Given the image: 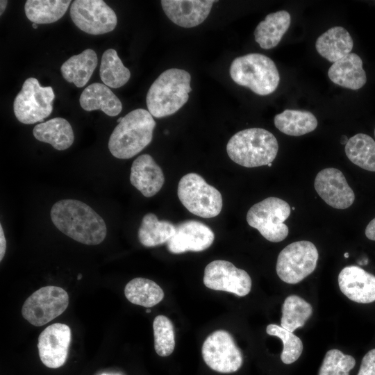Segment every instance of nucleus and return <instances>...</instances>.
Returning <instances> with one entry per match:
<instances>
[{
  "label": "nucleus",
  "mask_w": 375,
  "mask_h": 375,
  "mask_svg": "<svg viewBox=\"0 0 375 375\" xmlns=\"http://www.w3.org/2000/svg\"><path fill=\"white\" fill-rule=\"evenodd\" d=\"M175 232L173 224L159 220L153 213H147L142 219L138 236L143 246L152 247L167 243Z\"/></svg>",
  "instance_id": "27"
},
{
  "label": "nucleus",
  "mask_w": 375,
  "mask_h": 375,
  "mask_svg": "<svg viewBox=\"0 0 375 375\" xmlns=\"http://www.w3.org/2000/svg\"><path fill=\"white\" fill-rule=\"evenodd\" d=\"M32 26L33 28H38V25L36 24L33 23Z\"/></svg>",
  "instance_id": "42"
},
{
  "label": "nucleus",
  "mask_w": 375,
  "mask_h": 375,
  "mask_svg": "<svg viewBox=\"0 0 375 375\" xmlns=\"http://www.w3.org/2000/svg\"><path fill=\"white\" fill-rule=\"evenodd\" d=\"M266 332L268 335L278 337L282 340L283 349L281 359L283 363L288 365L298 360L303 351V343L293 332L273 324L267 326Z\"/></svg>",
  "instance_id": "34"
},
{
  "label": "nucleus",
  "mask_w": 375,
  "mask_h": 375,
  "mask_svg": "<svg viewBox=\"0 0 375 375\" xmlns=\"http://www.w3.org/2000/svg\"><path fill=\"white\" fill-rule=\"evenodd\" d=\"M74 24L90 35H102L113 31L117 23L114 10L102 0H76L70 7Z\"/></svg>",
  "instance_id": "12"
},
{
  "label": "nucleus",
  "mask_w": 375,
  "mask_h": 375,
  "mask_svg": "<svg viewBox=\"0 0 375 375\" xmlns=\"http://www.w3.org/2000/svg\"><path fill=\"white\" fill-rule=\"evenodd\" d=\"M81 278H82V274H78V277H77V279H78V280H80Z\"/></svg>",
  "instance_id": "43"
},
{
  "label": "nucleus",
  "mask_w": 375,
  "mask_h": 375,
  "mask_svg": "<svg viewBox=\"0 0 375 375\" xmlns=\"http://www.w3.org/2000/svg\"><path fill=\"white\" fill-rule=\"evenodd\" d=\"M69 305V295L62 288L42 287L24 301L23 317L35 326H42L60 315Z\"/></svg>",
  "instance_id": "10"
},
{
  "label": "nucleus",
  "mask_w": 375,
  "mask_h": 375,
  "mask_svg": "<svg viewBox=\"0 0 375 375\" xmlns=\"http://www.w3.org/2000/svg\"><path fill=\"white\" fill-rule=\"evenodd\" d=\"M177 194L188 210L201 217H215L222 210L223 201L221 193L198 174L184 175L179 181Z\"/></svg>",
  "instance_id": "6"
},
{
  "label": "nucleus",
  "mask_w": 375,
  "mask_h": 375,
  "mask_svg": "<svg viewBox=\"0 0 375 375\" xmlns=\"http://www.w3.org/2000/svg\"><path fill=\"white\" fill-rule=\"evenodd\" d=\"M290 22V15L285 10L267 15L254 31L256 42L264 49L275 47L289 28Z\"/></svg>",
  "instance_id": "23"
},
{
  "label": "nucleus",
  "mask_w": 375,
  "mask_h": 375,
  "mask_svg": "<svg viewBox=\"0 0 375 375\" xmlns=\"http://www.w3.org/2000/svg\"><path fill=\"white\" fill-rule=\"evenodd\" d=\"M126 299L133 304L152 307L162 301L164 292L154 281L144 278H135L124 288Z\"/></svg>",
  "instance_id": "29"
},
{
  "label": "nucleus",
  "mask_w": 375,
  "mask_h": 375,
  "mask_svg": "<svg viewBox=\"0 0 375 375\" xmlns=\"http://www.w3.org/2000/svg\"><path fill=\"white\" fill-rule=\"evenodd\" d=\"M99 75L104 85L118 88L128 81L131 72L124 65L117 51L108 49L102 55Z\"/></svg>",
  "instance_id": "31"
},
{
  "label": "nucleus",
  "mask_w": 375,
  "mask_h": 375,
  "mask_svg": "<svg viewBox=\"0 0 375 375\" xmlns=\"http://www.w3.org/2000/svg\"><path fill=\"white\" fill-rule=\"evenodd\" d=\"M215 240L213 231L205 224L188 220L176 226V232L167 242V249L172 253L202 251L209 248Z\"/></svg>",
  "instance_id": "16"
},
{
  "label": "nucleus",
  "mask_w": 375,
  "mask_h": 375,
  "mask_svg": "<svg viewBox=\"0 0 375 375\" xmlns=\"http://www.w3.org/2000/svg\"><path fill=\"white\" fill-rule=\"evenodd\" d=\"M312 313L311 305L297 295H290L282 306L281 326L294 332L302 327Z\"/></svg>",
  "instance_id": "32"
},
{
  "label": "nucleus",
  "mask_w": 375,
  "mask_h": 375,
  "mask_svg": "<svg viewBox=\"0 0 375 375\" xmlns=\"http://www.w3.org/2000/svg\"><path fill=\"white\" fill-rule=\"evenodd\" d=\"M8 4V1L6 0H1L0 1V15H2V14L3 13L6 8V6Z\"/></svg>",
  "instance_id": "39"
},
{
  "label": "nucleus",
  "mask_w": 375,
  "mask_h": 375,
  "mask_svg": "<svg viewBox=\"0 0 375 375\" xmlns=\"http://www.w3.org/2000/svg\"><path fill=\"white\" fill-rule=\"evenodd\" d=\"M79 102L86 111L102 110L106 115L114 117L122 110L119 98L106 85L94 83L88 85L81 93Z\"/></svg>",
  "instance_id": "21"
},
{
  "label": "nucleus",
  "mask_w": 375,
  "mask_h": 375,
  "mask_svg": "<svg viewBox=\"0 0 375 375\" xmlns=\"http://www.w3.org/2000/svg\"><path fill=\"white\" fill-rule=\"evenodd\" d=\"M206 364L220 373H233L242 365L241 351L236 346L231 335L224 330L211 333L204 341L201 349Z\"/></svg>",
  "instance_id": "11"
},
{
  "label": "nucleus",
  "mask_w": 375,
  "mask_h": 375,
  "mask_svg": "<svg viewBox=\"0 0 375 375\" xmlns=\"http://www.w3.org/2000/svg\"><path fill=\"white\" fill-rule=\"evenodd\" d=\"M292 209L294 210V209H295V208H294V207H292Z\"/></svg>",
  "instance_id": "47"
},
{
  "label": "nucleus",
  "mask_w": 375,
  "mask_h": 375,
  "mask_svg": "<svg viewBox=\"0 0 375 375\" xmlns=\"http://www.w3.org/2000/svg\"><path fill=\"white\" fill-rule=\"evenodd\" d=\"M355 365L353 356L338 349H331L325 355L318 375H349Z\"/></svg>",
  "instance_id": "35"
},
{
  "label": "nucleus",
  "mask_w": 375,
  "mask_h": 375,
  "mask_svg": "<svg viewBox=\"0 0 375 375\" xmlns=\"http://www.w3.org/2000/svg\"><path fill=\"white\" fill-rule=\"evenodd\" d=\"M349 254L348 252H346V253L344 254V257L346 258H349Z\"/></svg>",
  "instance_id": "41"
},
{
  "label": "nucleus",
  "mask_w": 375,
  "mask_h": 375,
  "mask_svg": "<svg viewBox=\"0 0 375 375\" xmlns=\"http://www.w3.org/2000/svg\"><path fill=\"white\" fill-rule=\"evenodd\" d=\"M341 292L350 300L360 303L375 301V276L358 266L344 267L338 275Z\"/></svg>",
  "instance_id": "17"
},
{
  "label": "nucleus",
  "mask_w": 375,
  "mask_h": 375,
  "mask_svg": "<svg viewBox=\"0 0 375 375\" xmlns=\"http://www.w3.org/2000/svg\"><path fill=\"white\" fill-rule=\"evenodd\" d=\"M357 375H375V349L364 356Z\"/></svg>",
  "instance_id": "36"
},
{
  "label": "nucleus",
  "mask_w": 375,
  "mask_h": 375,
  "mask_svg": "<svg viewBox=\"0 0 375 375\" xmlns=\"http://www.w3.org/2000/svg\"><path fill=\"white\" fill-rule=\"evenodd\" d=\"M267 166H268V167H271V166H272V163H269V164L267 165Z\"/></svg>",
  "instance_id": "45"
},
{
  "label": "nucleus",
  "mask_w": 375,
  "mask_h": 375,
  "mask_svg": "<svg viewBox=\"0 0 375 375\" xmlns=\"http://www.w3.org/2000/svg\"><path fill=\"white\" fill-rule=\"evenodd\" d=\"M54 98L51 87H42L38 79L30 77L25 80L14 100V114L24 124L42 122L52 112Z\"/></svg>",
  "instance_id": "8"
},
{
  "label": "nucleus",
  "mask_w": 375,
  "mask_h": 375,
  "mask_svg": "<svg viewBox=\"0 0 375 375\" xmlns=\"http://www.w3.org/2000/svg\"><path fill=\"white\" fill-rule=\"evenodd\" d=\"M101 375H110V374H102Z\"/></svg>",
  "instance_id": "46"
},
{
  "label": "nucleus",
  "mask_w": 375,
  "mask_h": 375,
  "mask_svg": "<svg viewBox=\"0 0 375 375\" xmlns=\"http://www.w3.org/2000/svg\"><path fill=\"white\" fill-rule=\"evenodd\" d=\"M191 76L184 69L172 68L163 72L149 88L146 97L151 115L156 118L174 114L188 101Z\"/></svg>",
  "instance_id": "3"
},
{
  "label": "nucleus",
  "mask_w": 375,
  "mask_h": 375,
  "mask_svg": "<svg viewBox=\"0 0 375 375\" xmlns=\"http://www.w3.org/2000/svg\"><path fill=\"white\" fill-rule=\"evenodd\" d=\"M71 2L70 0H27L24 11L33 23L51 24L65 14Z\"/></svg>",
  "instance_id": "28"
},
{
  "label": "nucleus",
  "mask_w": 375,
  "mask_h": 375,
  "mask_svg": "<svg viewBox=\"0 0 375 375\" xmlns=\"http://www.w3.org/2000/svg\"><path fill=\"white\" fill-rule=\"evenodd\" d=\"M230 75L239 85L262 96L274 92L280 81L274 61L263 54L256 53L235 58L230 67Z\"/></svg>",
  "instance_id": "5"
},
{
  "label": "nucleus",
  "mask_w": 375,
  "mask_h": 375,
  "mask_svg": "<svg viewBox=\"0 0 375 375\" xmlns=\"http://www.w3.org/2000/svg\"><path fill=\"white\" fill-rule=\"evenodd\" d=\"M314 186L319 196L330 206L336 209L350 207L355 194L343 173L335 168H326L316 175Z\"/></svg>",
  "instance_id": "15"
},
{
  "label": "nucleus",
  "mask_w": 375,
  "mask_h": 375,
  "mask_svg": "<svg viewBox=\"0 0 375 375\" xmlns=\"http://www.w3.org/2000/svg\"><path fill=\"white\" fill-rule=\"evenodd\" d=\"M351 162L360 168L375 172V141L368 135L358 133L349 139L344 148Z\"/></svg>",
  "instance_id": "30"
},
{
  "label": "nucleus",
  "mask_w": 375,
  "mask_h": 375,
  "mask_svg": "<svg viewBox=\"0 0 375 375\" xmlns=\"http://www.w3.org/2000/svg\"><path fill=\"white\" fill-rule=\"evenodd\" d=\"M71 342V329L67 324L55 323L44 329L38 337V348L42 362L49 368L62 366Z\"/></svg>",
  "instance_id": "14"
},
{
  "label": "nucleus",
  "mask_w": 375,
  "mask_h": 375,
  "mask_svg": "<svg viewBox=\"0 0 375 375\" xmlns=\"http://www.w3.org/2000/svg\"><path fill=\"white\" fill-rule=\"evenodd\" d=\"M130 181L144 197H151L162 188L165 176L153 158L149 154H142L132 163Z\"/></svg>",
  "instance_id": "19"
},
{
  "label": "nucleus",
  "mask_w": 375,
  "mask_h": 375,
  "mask_svg": "<svg viewBox=\"0 0 375 375\" xmlns=\"http://www.w3.org/2000/svg\"><path fill=\"white\" fill-rule=\"evenodd\" d=\"M365 235L369 240L375 241V218L371 220L366 226Z\"/></svg>",
  "instance_id": "38"
},
{
  "label": "nucleus",
  "mask_w": 375,
  "mask_h": 375,
  "mask_svg": "<svg viewBox=\"0 0 375 375\" xmlns=\"http://www.w3.org/2000/svg\"><path fill=\"white\" fill-rule=\"evenodd\" d=\"M374 136H375V129H374Z\"/></svg>",
  "instance_id": "48"
},
{
  "label": "nucleus",
  "mask_w": 375,
  "mask_h": 375,
  "mask_svg": "<svg viewBox=\"0 0 375 375\" xmlns=\"http://www.w3.org/2000/svg\"><path fill=\"white\" fill-rule=\"evenodd\" d=\"M156 125L151 113L135 109L116 126L108 140V149L119 159H129L142 151L152 140Z\"/></svg>",
  "instance_id": "2"
},
{
  "label": "nucleus",
  "mask_w": 375,
  "mask_h": 375,
  "mask_svg": "<svg viewBox=\"0 0 375 375\" xmlns=\"http://www.w3.org/2000/svg\"><path fill=\"white\" fill-rule=\"evenodd\" d=\"M348 140H349V139L347 138V136L342 135V138H341L340 142H341L342 144H346L347 143Z\"/></svg>",
  "instance_id": "40"
},
{
  "label": "nucleus",
  "mask_w": 375,
  "mask_h": 375,
  "mask_svg": "<svg viewBox=\"0 0 375 375\" xmlns=\"http://www.w3.org/2000/svg\"><path fill=\"white\" fill-rule=\"evenodd\" d=\"M33 134L38 140L50 144L62 151L69 148L74 140L71 124L64 118L56 117L35 126Z\"/></svg>",
  "instance_id": "24"
},
{
  "label": "nucleus",
  "mask_w": 375,
  "mask_h": 375,
  "mask_svg": "<svg viewBox=\"0 0 375 375\" xmlns=\"http://www.w3.org/2000/svg\"><path fill=\"white\" fill-rule=\"evenodd\" d=\"M167 17L175 24L192 28L201 24L208 16L213 0H162Z\"/></svg>",
  "instance_id": "18"
},
{
  "label": "nucleus",
  "mask_w": 375,
  "mask_h": 375,
  "mask_svg": "<svg viewBox=\"0 0 375 375\" xmlns=\"http://www.w3.org/2000/svg\"><path fill=\"white\" fill-rule=\"evenodd\" d=\"M278 144L276 137L260 128H251L233 135L226 144L229 158L245 167L272 163L276 157Z\"/></svg>",
  "instance_id": "4"
},
{
  "label": "nucleus",
  "mask_w": 375,
  "mask_h": 375,
  "mask_svg": "<svg viewBox=\"0 0 375 375\" xmlns=\"http://www.w3.org/2000/svg\"><path fill=\"white\" fill-rule=\"evenodd\" d=\"M50 215L60 231L82 244L97 245L106 236L107 228L103 218L81 201H58L53 205Z\"/></svg>",
  "instance_id": "1"
},
{
  "label": "nucleus",
  "mask_w": 375,
  "mask_h": 375,
  "mask_svg": "<svg viewBox=\"0 0 375 375\" xmlns=\"http://www.w3.org/2000/svg\"><path fill=\"white\" fill-rule=\"evenodd\" d=\"M146 312H149V313L151 312V310L149 309L147 310Z\"/></svg>",
  "instance_id": "44"
},
{
  "label": "nucleus",
  "mask_w": 375,
  "mask_h": 375,
  "mask_svg": "<svg viewBox=\"0 0 375 375\" xmlns=\"http://www.w3.org/2000/svg\"><path fill=\"white\" fill-rule=\"evenodd\" d=\"M98 63L96 52L86 49L81 53L72 56L61 66L62 77L78 88L85 86L89 81Z\"/></svg>",
  "instance_id": "25"
},
{
  "label": "nucleus",
  "mask_w": 375,
  "mask_h": 375,
  "mask_svg": "<svg viewBox=\"0 0 375 375\" xmlns=\"http://www.w3.org/2000/svg\"><path fill=\"white\" fill-rule=\"evenodd\" d=\"M6 250V240L3 230L2 225L0 224V260L1 261L4 257Z\"/></svg>",
  "instance_id": "37"
},
{
  "label": "nucleus",
  "mask_w": 375,
  "mask_h": 375,
  "mask_svg": "<svg viewBox=\"0 0 375 375\" xmlns=\"http://www.w3.org/2000/svg\"><path fill=\"white\" fill-rule=\"evenodd\" d=\"M353 46L351 36L342 26L329 28L319 36L315 42L319 54L331 62H335L350 53Z\"/></svg>",
  "instance_id": "22"
},
{
  "label": "nucleus",
  "mask_w": 375,
  "mask_h": 375,
  "mask_svg": "<svg viewBox=\"0 0 375 375\" xmlns=\"http://www.w3.org/2000/svg\"><path fill=\"white\" fill-rule=\"evenodd\" d=\"M203 281L210 289L231 292L239 297L247 295L251 288V279L248 273L224 260H216L207 265Z\"/></svg>",
  "instance_id": "13"
},
{
  "label": "nucleus",
  "mask_w": 375,
  "mask_h": 375,
  "mask_svg": "<svg viewBox=\"0 0 375 375\" xmlns=\"http://www.w3.org/2000/svg\"><path fill=\"white\" fill-rule=\"evenodd\" d=\"M328 76L333 83L354 90L361 88L367 81L362 59L354 53L333 62L328 71Z\"/></svg>",
  "instance_id": "20"
},
{
  "label": "nucleus",
  "mask_w": 375,
  "mask_h": 375,
  "mask_svg": "<svg viewBox=\"0 0 375 375\" xmlns=\"http://www.w3.org/2000/svg\"><path fill=\"white\" fill-rule=\"evenodd\" d=\"M319 254L315 245L306 240L292 242L278 254L276 270L285 283L301 282L315 269Z\"/></svg>",
  "instance_id": "9"
},
{
  "label": "nucleus",
  "mask_w": 375,
  "mask_h": 375,
  "mask_svg": "<svg viewBox=\"0 0 375 375\" xmlns=\"http://www.w3.org/2000/svg\"><path fill=\"white\" fill-rule=\"evenodd\" d=\"M274 125L282 133L290 136H300L313 131L317 120L310 112L285 110L274 117Z\"/></svg>",
  "instance_id": "26"
},
{
  "label": "nucleus",
  "mask_w": 375,
  "mask_h": 375,
  "mask_svg": "<svg viewBox=\"0 0 375 375\" xmlns=\"http://www.w3.org/2000/svg\"><path fill=\"white\" fill-rule=\"evenodd\" d=\"M290 212V206L285 201L278 197H267L249 208L247 222L268 241L279 242L288 235L289 228L284 222Z\"/></svg>",
  "instance_id": "7"
},
{
  "label": "nucleus",
  "mask_w": 375,
  "mask_h": 375,
  "mask_svg": "<svg viewBox=\"0 0 375 375\" xmlns=\"http://www.w3.org/2000/svg\"><path fill=\"white\" fill-rule=\"evenodd\" d=\"M154 348L162 357L172 353L175 347L174 326L171 320L164 315H158L153 322Z\"/></svg>",
  "instance_id": "33"
}]
</instances>
